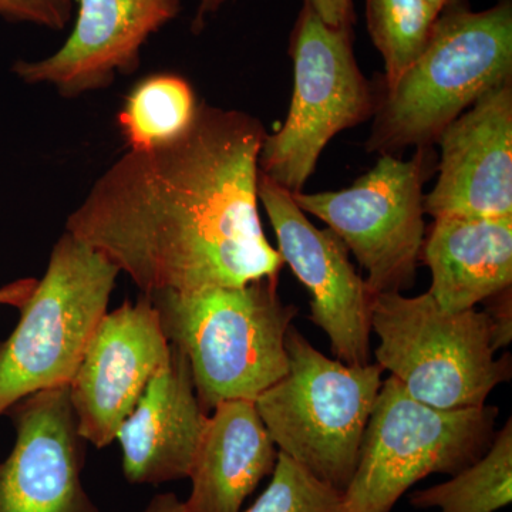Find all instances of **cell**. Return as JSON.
<instances>
[{"label": "cell", "mask_w": 512, "mask_h": 512, "mask_svg": "<svg viewBox=\"0 0 512 512\" xmlns=\"http://www.w3.org/2000/svg\"><path fill=\"white\" fill-rule=\"evenodd\" d=\"M427 2L430 3L431 6H434L437 10H443L446 8L448 3L453 2V0H427Z\"/></svg>", "instance_id": "83f0119b"}, {"label": "cell", "mask_w": 512, "mask_h": 512, "mask_svg": "<svg viewBox=\"0 0 512 512\" xmlns=\"http://www.w3.org/2000/svg\"><path fill=\"white\" fill-rule=\"evenodd\" d=\"M258 198L284 264L311 295V322L346 365L370 363L373 295L357 274L348 248L329 228L315 227L292 194L259 171Z\"/></svg>", "instance_id": "30bf717a"}, {"label": "cell", "mask_w": 512, "mask_h": 512, "mask_svg": "<svg viewBox=\"0 0 512 512\" xmlns=\"http://www.w3.org/2000/svg\"><path fill=\"white\" fill-rule=\"evenodd\" d=\"M6 416L15 443L0 463V512H100L83 485L87 441L69 386L30 394Z\"/></svg>", "instance_id": "7c38bea8"}, {"label": "cell", "mask_w": 512, "mask_h": 512, "mask_svg": "<svg viewBox=\"0 0 512 512\" xmlns=\"http://www.w3.org/2000/svg\"><path fill=\"white\" fill-rule=\"evenodd\" d=\"M309 2L319 18L332 28L353 26L355 23L353 0H309Z\"/></svg>", "instance_id": "cb8c5ba5"}, {"label": "cell", "mask_w": 512, "mask_h": 512, "mask_svg": "<svg viewBox=\"0 0 512 512\" xmlns=\"http://www.w3.org/2000/svg\"><path fill=\"white\" fill-rule=\"evenodd\" d=\"M293 94L285 123L266 134L259 171L291 194L315 173L320 154L336 134L369 119L376 110L370 84L357 66L352 26L332 28L309 0L289 39Z\"/></svg>", "instance_id": "ba28073f"}, {"label": "cell", "mask_w": 512, "mask_h": 512, "mask_svg": "<svg viewBox=\"0 0 512 512\" xmlns=\"http://www.w3.org/2000/svg\"><path fill=\"white\" fill-rule=\"evenodd\" d=\"M170 355L156 306L144 293L103 316L69 384L87 443L104 448L116 440L121 424Z\"/></svg>", "instance_id": "8fae6325"}, {"label": "cell", "mask_w": 512, "mask_h": 512, "mask_svg": "<svg viewBox=\"0 0 512 512\" xmlns=\"http://www.w3.org/2000/svg\"><path fill=\"white\" fill-rule=\"evenodd\" d=\"M141 512H188L184 501L173 493L158 494Z\"/></svg>", "instance_id": "484cf974"}, {"label": "cell", "mask_w": 512, "mask_h": 512, "mask_svg": "<svg viewBox=\"0 0 512 512\" xmlns=\"http://www.w3.org/2000/svg\"><path fill=\"white\" fill-rule=\"evenodd\" d=\"M285 348L288 372L255 400L256 410L278 453L345 493L384 370L330 359L293 325Z\"/></svg>", "instance_id": "277c9868"}, {"label": "cell", "mask_w": 512, "mask_h": 512, "mask_svg": "<svg viewBox=\"0 0 512 512\" xmlns=\"http://www.w3.org/2000/svg\"><path fill=\"white\" fill-rule=\"evenodd\" d=\"M450 480L416 490L409 503L417 510L497 512L512 503V421L495 433L491 446Z\"/></svg>", "instance_id": "ac0fdd59"}, {"label": "cell", "mask_w": 512, "mask_h": 512, "mask_svg": "<svg viewBox=\"0 0 512 512\" xmlns=\"http://www.w3.org/2000/svg\"><path fill=\"white\" fill-rule=\"evenodd\" d=\"M228 0H198L197 13H195L192 30L200 32L204 28L205 20L215 15L227 3Z\"/></svg>", "instance_id": "4316f807"}, {"label": "cell", "mask_w": 512, "mask_h": 512, "mask_svg": "<svg viewBox=\"0 0 512 512\" xmlns=\"http://www.w3.org/2000/svg\"><path fill=\"white\" fill-rule=\"evenodd\" d=\"M266 131L247 113L198 104L171 143L128 150L94 181L66 232L126 272L141 293L279 279L284 261L259 218Z\"/></svg>", "instance_id": "6da1fadb"}, {"label": "cell", "mask_w": 512, "mask_h": 512, "mask_svg": "<svg viewBox=\"0 0 512 512\" xmlns=\"http://www.w3.org/2000/svg\"><path fill=\"white\" fill-rule=\"evenodd\" d=\"M420 261L429 266V292L443 311L476 309L512 286V217L437 218Z\"/></svg>", "instance_id": "e0dca14e"}, {"label": "cell", "mask_w": 512, "mask_h": 512, "mask_svg": "<svg viewBox=\"0 0 512 512\" xmlns=\"http://www.w3.org/2000/svg\"><path fill=\"white\" fill-rule=\"evenodd\" d=\"M512 76V5L441 10L426 49L376 104L367 148L389 154L431 147L457 117Z\"/></svg>", "instance_id": "3957f363"}, {"label": "cell", "mask_w": 512, "mask_h": 512, "mask_svg": "<svg viewBox=\"0 0 512 512\" xmlns=\"http://www.w3.org/2000/svg\"><path fill=\"white\" fill-rule=\"evenodd\" d=\"M440 10L427 0H366V22L390 87L426 49Z\"/></svg>", "instance_id": "ffe728a7"}, {"label": "cell", "mask_w": 512, "mask_h": 512, "mask_svg": "<svg viewBox=\"0 0 512 512\" xmlns=\"http://www.w3.org/2000/svg\"><path fill=\"white\" fill-rule=\"evenodd\" d=\"M73 6L74 0H0V19L59 32L69 25Z\"/></svg>", "instance_id": "7402d4cb"}, {"label": "cell", "mask_w": 512, "mask_h": 512, "mask_svg": "<svg viewBox=\"0 0 512 512\" xmlns=\"http://www.w3.org/2000/svg\"><path fill=\"white\" fill-rule=\"evenodd\" d=\"M497 416L494 406L434 409L387 377L367 421L355 474L343 493L349 512H392L423 478L454 476L470 466L493 443Z\"/></svg>", "instance_id": "52a82bcc"}, {"label": "cell", "mask_w": 512, "mask_h": 512, "mask_svg": "<svg viewBox=\"0 0 512 512\" xmlns=\"http://www.w3.org/2000/svg\"><path fill=\"white\" fill-rule=\"evenodd\" d=\"M278 448L252 400L218 403L208 416L192 463L188 512H242L249 495L271 476Z\"/></svg>", "instance_id": "2e32d148"}, {"label": "cell", "mask_w": 512, "mask_h": 512, "mask_svg": "<svg viewBox=\"0 0 512 512\" xmlns=\"http://www.w3.org/2000/svg\"><path fill=\"white\" fill-rule=\"evenodd\" d=\"M198 104L191 84L177 74L141 80L117 117L128 150H153L177 140L190 128Z\"/></svg>", "instance_id": "d6986e66"}, {"label": "cell", "mask_w": 512, "mask_h": 512, "mask_svg": "<svg viewBox=\"0 0 512 512\" xmlns=\"http://www.w3.org/2000/svg\"><path fill=\"white\" fill-rule=\"evenodd\" d=\"M433 163L430 147L417 148L407 161L383 154L345 190L292 194L305 214L325 222L352 252L373 296L403 293L416 282L426 238L423 185Z\"/></svg>", "instance_id": "9c48e42d"}, {"label": "cell", "mask_w": 512, "mask_h": 512, "mask_svg": "<svg viewBox=\"0 0 512 512\" xmlns=\"http://www.w3.org/2000/svg\"><path fill=\"white\" fill-rule=\"evenodd\" d=\"M36 284L37 279L35 278H22L2 286L0 288V306H13V308L19 309L35 291Z\"/></svg>", "instance_id": "d4e9b609"}, {"label": "cell", "mask_w": 512, "mask_h": 512, "mask_svg": "<svg viewBox=\"0 0 512 512\" xmlns=\"http://www.w3.org/2000/svg\"><path fill=\"white\" fill-rule=\"evenodd\" d=\"M120 269L64 232L43 278L0 342V416L30 394L69 386L107 313Z\"/></svg>", "instance_id": "5b68a950"}, {"label": "cell", "mask_w": 512, "mask_h": 512, "mask_svg": "<svg viewBox=\"0 0 512 512\" xmlns=\"http://www.w3.org/2000/svg\"><path fill=\"white\" fill-rule=\"evenodd\" d=\"M171 345L170 360L148 383L116 440L128 483L158 485L190 476L208 414L195 394L190 363Z\"/></svg>", "instance_id": "9a60e30c"}, {"label": "cell", "mask_w": 512, "mask_h": 512, "mask_svg": "<svg viewBox=\"0 0 512 512\" xmlns=\"http://www.w3.org/2000/svg\"><path fill=\"white\" fill-rule=\"evenodd\" d=\"M511 288L504 289L485 301L488 303V308L484 312L487 316L491 348L495 353L507 348L512 342Z\"/></svg>", "instance_id": "603a6c76"}, {"label": "cell", "mask_w": 512, "mask_h": 512, "mask_svg": "<svg viewBox=\"0 0 512 512\" xmlns=\"http://www.w3.org/2000/svg\"><path fill=\"white\" fill-rule=\"evenodd\" d=\"M439 178L424 195V214L512 217V86L481 96L440 134Z\"/></svg>", "instance_id": "5bb4252c"}, {"label": "cell", "mask_w": 512, "mask_h": 512, "mask_svg": "<svg viewBox=\"0 0 512 512\" xmlns=\"http://www.w3.org/2000/svg\"><path fill=\"white\" fill-rule=\"evenodd\" d=\"M245 512H349L345 495L278 453L271 481Z\"/></svg>", "instance_id": "44dd1931"}, {"label": "cell", "mask_w": 512, "mask_h": 512, "mask_svg": "<svg viewBox=\"0 0 512 512\" xmlns=\"http://www.w3.org/2000/svg\"><path fill=\"white\" fill-rule=\"evenodd\" d=\"M278 281L144 293L187 356L205 413L227 400L255 402L288 372L285 339L298 308L282 301Z\"/></svg>", "instance_id": "7a4b0ae2"}, {"label": "cell", "mask_w": 512, "mask_h": 512, "mask_svg": "<svg viewBox=\"0 0 512 512\" xmlns=\"http://www.w3.org/2000/svg\"><path fill=\"white\" fill-rule=\"evenodd\" d=\"M76 22L66 42L40 60H18L12 72L26 84H47L67 99L109 86L131 73L151 35L177 18L183 0H74Z\"/></svg>", "instance_id": "4fadbf2b"}, {"label": "cell", "mask_w": 512, "mask_h": 512, "mask_svg": "<svg viewBox=\"0 0 512 512\" xmlns=\"http://www.w3.org/2000/svg\"><path fill=\"white\" fill-rule=\"evenodd\" d=\"M370 323L377 365L434 409H480L511 379V355L495 357L484 311H443L429 292L379 293Z\"/></svg>", "instance_id": "8992f818"}]
</instances>
